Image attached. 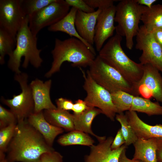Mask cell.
I'll return each instance as SVG.
<instances>
[{
    "label": "cell",
    "instance_id": "1",
    "mask_svg": "<svg viewBox=\"0 0 162 162\" xmlns=\"http://www.w3.org/2000/svg\"><path fill=\"white\" fill-rule=\"evenodd\" d=\"M54 150L27 119L17 124L6 158L8 162H38L43 154Z\"/></svg>",
    "mask_w": 162,
    "mask_h": 162
},
{
    "label": "cell",
    "instance_id": "2",
    "mask_svg": "<svg viewBox=\"0 0 162 162\" xmlns=\"http://www.w3.org/2000/svg\"><path fill=\"white\" fill-rule=\"evenodd\" d=\"M51 53L53 61L50 69L45 74L46 78L59 71L65 62H71L73 67H89L95 58V55L83 42L74 37L63 40L56 38Z\"/></svg>",
    "mask_w": 162,
    "mask_h": 162
},
{
    "label": "cell",
    "instance_id": "3",
    "mask_svg": "<svg viewBox=\"0 0 162 162\" xmlns=\"http://www.w3.org/2000/svg\"><path fill=\"white\" fill-rule=\"evenodd\" d=\"M28 20V16H26L16 34L15 48L9 56L8 66L15 74L21 73L20 67L22 57H24V60L22 66L25 68L28 67L29 64L38 68L43 62L40 56L42 50L37 47V36L30 30Z\"/></svg>",
    "mask_w": 162,
    "mask_h": 162
},
{
    "label": "cell",
    "instance_id": "4",
    "mask_svg": "<svg viewBox=\"0 0 162 162\" xmlns=\"http://www.w3.org/2000/svg\"><path fill=\"white\" fill-rule=\"evenodd\" d=\"M122 40V37L116 34L103 46L98 55L133 86L142 76L143 65L133 61L126 55L121 46Z\"/></svg>",
    "mask_w": 162,
    "mask_h": 162
},
{
    "label": "cell",
    "instance_id": "5",
    "mask_svg": "<svg viewBox=\"0 0 162 162\" xmlns=\"http://www.w3.org/2000/svg\"><path fill=\"white\" fill-rule=\"evenodd\" d=\"M116 6L114 21L117 23L116 26V34L125 37L126 46L131 50L134 45L133 38L140 28L141 6L134 0H122Z\"/></svg>",
    "mask_w": 162,
    "mask_h": 162
},
{
    "label": "cell",
    "instance_id": "6",
    "mask_svg": "<svg viewBox=\"0 0 162 162\" xmlns=\"http://www.w3.org/2000/svg\"><path fill=\"white\" fill-rule=\"evenodd\" d=\"M87 71L97 83L110 93L123 91L134 95L133 86L98 55L89 66Z\"/></svg>",
    "mask_w": 162,
    "mask_h": 162
},
{
    "label": "cell",
    "instance_id": "7",
    "mask_svg": "<svg viewBox=\"0 0 162 162\" xmlns=\"http://www.w3.org/2000/svg\"><path fill=\"white\" fill-rule=\"evenodd\" d=\"M84 81L83 88L87 95L84 99L87 105L100 109L103 114L114 121L117 113L112 100L111 93L97 83L92 78L88 71L86 74L81 68Z\"/></svg>",
    "mask_w": 162,
    "mask_h": 162
},
{
    "label": "cell",
    "instance_id": "8",
    "mask_svg": "<svg viewBox=\"0 0 162 162\" xmlns=\"http://www.w3.org/2000/svg\"><path fill=\"white\" fill-rule=\"evenodd\" d=\"M14 79L19 83L21 92L17 95L14 94L11 99L2 97L1 101L10 108L18 122L27 119L34 112V103L31 89L28 83L27 74L24 72L15 74Z\"/></svg>",
    "mask_w": 162,
    "mask_h": 162
},
{
    "label": "cell",
    "instance_id": "9",
    "mask_svg": "<svg viewBox=\"0 0 162 162\" xmlns=\"http://www.w3.org/2000/svg\"><path fill=\"white\" fill-rule=\"evenodd\" d=\"M70 7L65 0H56L28 16L29 27L32 34L37 36L44 28L60 21L68 13Z\"/></svg>",
    "mask_w": 162,
    "mask_h": 162
},
{
    "label": "cell",
    "instance_id": "10",
    "mask_svg": "<svg viewBox=\"0 0 162 162\" xmlns=\"http://www.w3.org/2000/svg\"><path fill=\"white\" fill-rule=\"evenodd\" d=\"M136 36L135 48L142 52L139 58L140 63L142 65L150 64L162 73V49L151 32L142 25Z\"/></svg>",
    "mask_w": 162,
    "mask_h": 162
},
{
    "label": "cell",
    "instance_id": "11",
    "mask_svg": "<svg viewBox=\"0 0 162 162\" xmlns=\"http://www.w3.org/2000/svg\"><path fill=\"white\" fill-rule=\"evenodd\" d=\"M139 81L133 86L134 96L150 99L152 97L162 104V76L160 71L149 64L143 65Z\"/></svg>",
    "mask_w": 162,
    "mask_h": 162
},
{
    "label": "cell",
    "instance_id": "12",
    "mask_svg": "<svg viewBox=\"0 0 162 162\" xmlns=\"http://www.w3.org/2000/svg\"><path fill=\"white\" fill-rule=\"evenodd\" d=\"M26 16L20 5V0H0V28L16 38Z\"/></svg>",
    "mask_w": 162,
    "mask_h": 162
},
{
    "label": "cell",
    "instance_id": "13",
    "mask_svg": "<svg viewBox=\"0 0 162 162\" xmlns=\"http://www.w3.org/2000/svg\"><path fill=\"white\" fill-rule=\"evenodd\" d=\"M116 6L111 7L103 10L99 14L95 28L94 38L96 50L99 52L105 41L113 36L116 27L114 26V18Z\"/></svg>",
    "mask_w": 162,
    "mask_h": 162
},
{
    "label": "cell",
    "instance_id": "14",
    "mask_svg": "<svg viewBox=\"0 0 162 162\" xmlns=\"http://www.w3.org/2000/svg\"><path fill=\"white\" fill-rule=\"evenodd\" d=\"M113 140L112 136H109L90 146L89 153L85 156V162H118L121 152L127 146L124 144L112 150L111 146Z\"/></svg>",
    "mask_w": 162,
    "mask_h": 162
},
{
    "label": "cell",
    "instance_id": "15",
    "mask_svg": "<svg viewBox=\"0 0 162 162\" xmlns=\"http://www.w3.org/2000/svg\"><path fill=\"white\" fill-rule=\"evenodd\" d=\"M52 83V81L50 79L44 82L37 78L32 81L29 84L34 103V113L57 108L50 98V93Z\"/></svg>",
    "mask_w": 162,
    "mask_h": 162
},
{
    "label": "cell",
    "instance_id": "16",
    "mask_svg": "<svg viewBox=\"0 0 162 162\" xmlns=\"http://www.w3.org/2000/svg\"><path fill=\"white\" fill-rule=\"evenodd\" d=\"M98 9L91 13L77 10L75 20V25L80 36L85 41L93 46L95 28L98 17L102 11Z\"/></svg>",
    "mask_w": 162,
    "mask_h": 162
},
{
    "label": "cell",
    "instance_id": "17",
    "mask_svg": "<svg viewBox=\"0 0 162 162\" xmlns=\"http://www.w3.org/2000/svg\"><path fill=\"white\" fill-rule=\"evenodd\" d=\"M27 120L42 135L47 144L51 147H52L56 136L64 131L63 129L54 126L46 121L44 117L43 111L33 113Z\"/></svg>",
    "mask_w": 162,
    "mask_h": 162
},
{
    "label": "cell",
    "instance_id": "18",
    "mask_svg": "<svg viewBox=\"0 0 162 162\" xmlns=\"http://www.w3.org/2000/svg\"><path fill=\"white\" fill-rule=\"evenodd\" d=\"M77 11L76 8L72 7L67 14L56 23L49 26L48 30L52 32H61L65 33L71 37L76 38L83 42L90 50L96 55L93 46L83 39L77 32L75 25V20Z\"/></svg>",
    "mask_w": 162,
    "mask_h": 162
},
{
    "label": "cell",
    "instance_id": "19",
    "mask_svg": "<svg viewBox=\"0 0 162 162\" xmlns=\"http://www.w3.org/2000/svg\"><path fill=\"white\" fill-rule=\"evenodd\" d=\"M134 153L133 159L142 162H157V138H138L133 144Z\"/></svg>",
    "mask_w": 162,
    "mask_h": 162
},
{
    "label": "cell",
    "instance_id": "20",
    "mask_svg": "<svg viewBox=\"0 0 162 162\" xmlns=\"http://www.w3.org/2000/svg\"><path fill=\"white\" fill-rule=\"evenodd\" d=\"M102 113L99 109L89 107L85 111L79 114L74 115V130L90 134L95 137L98 142L106 138L105 136H99L94 134L91 128L92 123L94 118L99 114Z\"/></svg>",
    "mask_w": 162,
    "mask_h": 162
},
{
    "label": "cell",
    "instance_id": "21",
    "mask_svg": "<svg viewBox=\"0 0 162 162\" xmlns=\"http://www.w3.org/2000/svg\"><path fill=\"white\" fill-rule=\"evenodd\" d=\"M43 114L46 119L51 124L69 132L74 130V115L68 111L57 108L44 110Z\"/></svg>",
    "mask_w": 162,
    "mask_h": 162
},
{
    "label": "cell",
    "instance_id": "22",
    "mask_svg": "<svg viewBox=\"0 0 162 162\" xmlns=\"http://www.w3.org/2000/svg\"><path fill=\"white\" fill-rule=\"evenodd\" d=\"M141 21L148 31L162 28V4L153 5L150 8L141 5Z\"/></svg>",
    "mask_w": 162,
    "mask_h": 162
},
{
    "label": "cell",
    "instance_id": "23",
    "mask_svg": "<svg viewBox=\"0 0 162 162\" xmlns=\"http://www.w3.org/2000/svg\"><path fill=\"white\" fill-rule=\"evenodd\" d=\"M130 110L146 114L149 116H162V106L158 102L139 96H134Z\"/></svg>",
    "mask_w": 162,
    "mask_h": 162
},
{
    "label": "cell",
    "instance_id": "24",
    "mask_svg": "<svg viewBox=\"0 0 162 162\" xmlns=\"http://www.w3.org/2000/svg\"><path fill=\"white\" fill-rule=\"evenodd\" d=\"M57 142L63 146L80 145L90 147L94 145V141L88 134L74 130L61 136Z\"/></svg>",
    "mask_w": 162,
    "mask_h": 162
},
{
    "label": "cell",
    "instance_id": "25",
    "mask_svg": "<svg viewBox=\"0 0 162 162\" xmlns=\"http://www.w3.org/2000/svg\"><path fill=\"white\" fill-rule=\"evenodd\" d=\"M16 44V38L7 32L0 28V64L5 63L6 55L9 56L13 52Z\"/></svg>",
    "mask_w": 162,
    "mask_h": 162
},
{
    "label": "cell",
    "instance_id": "26",
    "mask_svg": "<svg viewBox=\"0 0 162 162\" xmlns=\"http://www.w3.org/2000/svg\"><path fill=\"white\" fill-rule=\"evenodd\" d=\"M113 103L117 113L130 110L134 96L123 91H118L111 93Z\"/></svg>",
    "mask_w": 162,
    "mask_h": 162
},
{
    "label": "cell",
    "instance_id": "27",
    "mask_svg": "<svg viewBox=\"0 0 162 162\" xmlns=\"http://www.w3.org/2000/svg\"><path fill=\"white\" fill-rule=\"evenodd\" d=\"M116 119L121 125V130L125 141V145L128 146L133 144L138 138L129 124L127 117L123 113H117Z\"/></svg>",
    "mask_w": 162,
    "mask_h": 162
},
{
    "label": "cell",
    "instance_id": "28",
    "mask_svg": "<svg viewBox=\"0 0 162 162\" xmlns=\"http://www.w3.org/2000/svg\"><path fill=\"white\" fill-rule=\"evenodd\" d=\"M55 0H20V3L22 8L26 15L30 16Z\"/></svg>",
    "mask_w": 162,
    "mask_h": 162
},
{
    "label": "cell",
    "instance_id": "29",
    "mask_svg": "<svg viewBox=\"0 0 162 162\" xmlns=\"http://www.w3.org/2000/svg\"><path fill=\"white\" fill-rule=\"evenodd\" d=\"M16 124H12L0 129V154H4L7 152L14 136Z\"/></svg>",
    "mask_w": 162,
    "mask_h": 162
},
{
    "label": "cell",
    "instance_id": "30",
    "mask_svg": "<svg viewBox=\"0 0 162 162\" xmlns=\"http://www.w3.org/2000/svg\"><path fill=\"white\" fill-rule=\"evenodd\" d=\"M17 118L10 110L5 108L0 105V129L12 124H16Z\"/></svg>",
    "mask_w": 162,
    "mask_h": 162
},
{
    "label": "cell",
    "instance_id": "31",
    "mask_svg": "<svg viewBox=\"0 0 162 162\" xmlns=\"http://www.w3.org/2000/svg\"><path fill=\"white\" fill-rule=\"evenodd\" d=\"M90 7L94 9L98 8L102 10L108 8L114 5L115 0H84Z\"/></svg>",
    "mask_w": 162,
    "mask_h": 162
},
{
    "label": "cell",
    "instance_id": "32",
    "mask_svg": "<svg viewBox=\"0 0 162 162\" xmlns=\"http://www.w3.org/2000/svg\"><path fill=\"white\" fill-rule=\"evenodd\" d=\"M70 6L74 7L79 10L86 13H91L94 12V9L88 5L84 0H65Z\"/></svg>",
    "mask_w": 162,
    "mask_h": 162
},
{
    "label": "cell",
    "instance_id": "33",
    "mask_svg": "<svg viewBox=\"0 0 162 162\" xmlns=\"http://www.w3.org/2000/svg\"><path fill=\"white\" fill-rule=\"evenodd\" d=\"M38 162H63V156L54 150L43 154Z\"/></svg>",
    "mask_w": 162,
    "mask_h": 162
},
{
    "label": "cell",
    "instance_id": "34",
    "mask_svg": "<svg viewBox=\"0 0 162 162\" xmlns=\"http://www.w3.org/2000/svg\"><path fill=\"white\" fill-rule=\"evenodd\" d=\"M56 102L57 108L66 111L72 110L74 104L71 100L60 98L56 100Z\"/></svg>",
    "mask_w": 162,
    "mask_h": 162
},
{
    "label": "cell",
    "instance_id": "35",
    "mask_svg": "<svg viewBox=\"0 0 162 162\" xmlns=\"http://www.w3.org/2000/svg\"><path fill=\"white\" fill-rule=\"evenodd\" d=\"M125 141L122 133L121 128L118 130L116 136L113 141L111 146L112 150L118 149L122 145L125 144Z\"/></svg>",
    "mask_w": 162,
    "mask_h": 162
},
{
    "label": "cell",
    "instance_id": "36",
    "mask_svg": "<svg viewBox=\"0 0 162 162\" xmlns=\"http://www.w3.org/2000/svg\"><path fill=\"white\" fill-rule=\"evenodd\" d=\"M89 107L86 104L84 100L79 99L74 104L72 111L74 114H79L83 112Z\"/></svg>",
    "mask_w": 162,
    "mask_h": 162
},
{
    "label": "cell",
    "instance_id": "37",
    "mask_svg": "<svg viewBox=\"0 0 162 162\" xmlns=\"http://www.w3.org/2000/svg\"><path fill=\"white\" fill-rule=\"evenodd\" d=\"M151 32L155 40L162 49V28H155Z\"/></svg>",
    "mask_w": 162,
    "mask_h": 162
},
{
    "label": "cell",
    "instance_id": "38",
    "mask_svg": "<svg viewBox=\"0 0 162 162\" xmlns=\"http://www.w3.org/2000/svg\"><path fill=\"white\" fill-rule=\"evenodd\" d=\"M157 162H162V138H157Z\"/></svg>",
    "mask_w": 162,
    "mask_h": 162
},
{
    "label": "cell",
    "instance_id": "39",
    "mask_svg": "<svg viewBox=\"0 0 162 162\" xmlns=\"http://www.w3.org/2000/svg\"><path fill=\"white\" fill-rule=\"evenodd\" d=\"M126 148H124L121 152L119 158L118 162H142L138 160L128 158L126 154Z\"/></svg>",
    "mask_w": 162,
    "mask_h": 162
},
{
    "label": "cell",
    "instance_id": "40",
    "mask_svg": "<svg viewBox=\"0 0 162 162\" xmlns=\"http://www.w3.org/2000/svg\"><path fill=\"white\" fill-rule=\"evenodd\" d=\"M138 4L150 8L157 1L156 0H134Z\"/></svg>",
    "mask_w": 162,
    "mask_h": 162
},
{
    "label": "cell",
    "instance_id": "41",
    "mask_svg": "<svg viewBox=\"0 0 162 162\" xmlns=\"http://www.w3.org/2000/svg\"><path fill=\"white\" fill-rule=\"evenodd\" d=\"M0 162H8L5 155L0 156Z\"/></svg>",
    "mask_w": 162,
    "mask_h": 162
},
{
    "label": "cell",
    "instance_id": "42",
    "mask_svg": "<svg viewBox=\"0 0 162 162\" xmlns=\"http://www.w3.org/2000/svg\"><path fill=\"white\" fill-rule=\"evenodd\" d=\"M160 126L162 127V124H160Z\"/></svg>",
    "mask_w": 162,
    "mask_h": 162
}]
</instances>
